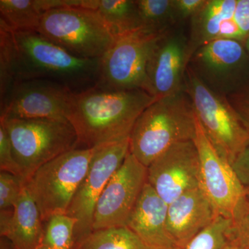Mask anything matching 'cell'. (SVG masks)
I'll return each instance as SVG.
<instances>
[{
    "label": "cell",
    "instance_id": "obj_30",
    "mask_svg": "<svg viewBox=\"0 0 249 249\" xmlns=\"http://www.w3.org/2000/svg\"><path fill=\"white\" fill-rule=\"evenodd\" d=\"M226 96L249 129V82L237 86Z\"/></svg>",
    "mask_w": 249,
    "mask_h": 249
},
{
    "label": "cell",
    "instance_id": "obj_21",
    "mask_svg": "<svg viewBox=\"0 0 249 249\" xmlns=\"http://www.w3.org/2000/svg\"><path fill=\"white\" fill-rule=\"evenodd\" d=\"M48 0H0V21L13 32L37 31Z\"/></svg>",
    "mask_w": 249,
    "mask_h": 249
},
{
    "label": "cell",
    "instance_id": "obj_16",
    "mask_svg": "<svg viewBox=\"0 0 249 249\" xmlns=\"http://www.w3.org/2000/svg\"><path fill=\"white\" fill-rule=\"evenodd\" d=\"M218 215L211 201L198 187L168 205L167 230L177 249H181Z\"/></svg>",
    "mask_w": 249,
    "mask_h": 249
},
{
    "label": "cell",
    "instance_id": "obj_34",
    "mask_svg": "<svg viewBox=\"0 0 249 249\" xmlns=\"http://www.w3.org/2000/svg\"><path fill=\"white\" fill-rule=\"evenodd\" d=\"M223 249H242L238 245H236L234 242L231 241L227 239V244L224 246Z\"/></svg>",
    "mask_w": 249,
    "mask_h": 249
},
{
    "label": "cell",
    "instance_id": "obj_31",
    "mask_svg": "<svg viewBox=\"0 0 249 249\" xmlns=\"http://www.w3.org/2000/svg\"><path fill=\"white\" fill-rule=\"evenodd\" d=\"M207 0H174V9L177 22L193 18L197 14Z\"/></svg>",
    "mask_w": 249,
    "mask_h": 249
},
{
    "label": "cell",
    "instance_id": "obj_14",
    "mask_svg": "<svg viewBox=\"0 0 249 249\" xmlns=\"http://www.w3.org/2000/svg\"><path fill=\"white\" fill-rule=\"evenodd\" d=\"M191 56L188 38L168 31L156 42L147 62V92L156 100L183 91Z\"/></svg>",
    "mask_w": 249,
    "mask_h": 249
},
{
    "label": "cell",
    "instance_id": "obj_28",
    "mask_svg": "<svg viewBox=\"0 0 249 249\" xmlns=\"http://www.w3.org/2000/svg\"><path fill=\"white\" fill-rule=\"evenodd\" d=\"M22 178L11 174H0V209H14L24 188Z\"/></svg>",
    "mask_w": 249,
    "mask_h": 249
},
{
    "label": "cell",
    "instance_id": "obj_36",
    "mask_svg": "<svg viewBox=\"0 0 249 249\" xmlns=\"http://www.w3.org/2000/svg\"><path fill=\"white\" fill-rule=\"evenodd\" d=\"M37 249H51L50 247H47V246H46L45 245H43V244H41L40 246H39L38 248Z\"/></svg>",
    "mask_w": 249,
    "mask_h": 249
},
{
    "label": "cell",
    "instance_id": "obj_32",
    "mask_svg": "<svg viewBox=\"0 0 249 249\" xmlns=\"http://www.w3.org/2000/svg\"><path fill=\"white\" fill-rule=\"evenodd\" d=\"M232 166L241 183L247 189L249 186V143L237 156Z\"/></svg>",
    "mask_w": 249,
    "mask_h": 249
},
{
    "label": "cell",
    "instance_id": "obj_10",
    "mask_svg": "<svg viewBox=\"0 0 249 249\" xmlns=\"http://www.w3.org/2000/svg\"><path fill=\"white\" fill-rule=\"evenodd\" d=\"M194 142L199 157V188L219 215L231 219L249 191L241 183L232 165L219 155L196 116Z\"/></svg>",
    "mask_w": 249,
    "mask_h": 249
},
{
    "label": "cell",
    "instance_id": "obj_24",
    "mask_svg": "<svg viewBox=\"0 0 249 249\" xmlns=\"http://www.w3.org/2000/svg\"><path fill=\"white\" fill-rule=\"evenodd\" d=\"M142 29L154 33H164L177 22L174 0H137Z\"/></svg>",
    "mask_w": 249,
    "mask_h": 249
},
{
    "label": "cell",
    "instance_id": "obj_3",
    "mask_svg": "<svg viewBox=\"0 0 249 249\" xmlns=\"http://www.w3.org/2000/svg\"><path fill=\"white\" fill-rule=\"evenodd\" d=\"M196 115L183 91L157 100L134 124L129 136V152L144 166L178 142L194 141Z\"/></svg>",
    "mask_w": 249,
    "mask_h": 249
},
{
    "label": "cell",
    "instance_id": "obj_5",
    "mask_svg": "<svg viewBox=\"0 0 249 249\" xmlns=\"http://www.w3.org/2000/svg\"><path fill=\"white\" fill-rule=\"evenodd\" d=\"M94 148L73 149L40 167L24 182L40 212L42 222L67 214L86 176Z\"/></svg>",
    "mask_w": 249,
    "mask_h": 249
},
{
    "label": "cell",
    "instance_id": "obj_7",
    "mask_svg": "<svg viewBox=\"0 0 249 249\" xmlns=\"http://www.w3.org/2000/svg\"><path fill=\"white\" fill-rule=\"evenodd\" d=\"M37 31L73 55L87 59L103 58L116 40L101 15L83 6L49 10L41 18Z\"/></svg>",
    "mask_w": 249,
    "mask_h": 249
},
{
    "label": "cell",
    "instance_id": "obj_22",
    "mask_svg": "<svg viewBox=\"0 0 249 249\" xmlns=\"http://www.w3.org/2000/svg\"><path fill=\"white\" fill-rule=\"evenodd\" d=\"M72 249H151L128 227L93 231Z\"/></svg>",
    "mask_w": 249,
    "mask_h": 249
},
{
    "label": "cell",
    "instance_id": "obj_17",
    "mask_svg": "<svg viewBox=\"0 0 249 249\" xmlns=\"http://www.w3.org/2000/svg\"><path fill=\"white\" fill-rule=\"evenodd\" d=\"M168 204L145 183L127 219L128 227L151 249H178L167 230Z\"/></svg>",
    "mask_w": 249,
    "mask_h": 249
},
{
    "label": "cell",
    "instance_id": "obj_20",
    "mask_svg": "<svg viewBox=\"0 0 249 249\" xmlns=\"http://www.w3.org/2000/svg\"><path fill=\"white\" fill-rule=\"evenodd\" d=\"M83 7L97 11L116 38L142 29L136 1L85 0Z\"/></svg>",
    "mask_w": 249,
    "mask_h": 249
},
{
    "label": "cell",
    "instance_id": "obj_2",
    "mask_svg": "<svg viewBox=\"0 0 249 249\" xmlns=\"http://www.w3.org/2000/svg\"><path fill=\"white\" fill-rule=\"evenodd\" d=\"M18 82L44 79L80 92L98 84L101 59L76 56L38 31L13 32ZM16 83V84H17Z\"/></svg>",
    "mask_w": 249,
    "mask_h": 249
},
{
    "label": "cell",
    "instance_id": "obj_4",
    "mask_svg": "<svg viewBox=\"0 0 249 249\" xmlns=\"http://www.w3.org/2000/svg\"><path fill=\"white\" fill-rule=\"evenodd\" d=\"M183 90L210 141L219 155L232 165L249 143V129L226 95L210 88L189 65Z\"/></svg>",
    "mask_w": 249,
    "mask_h": 249
},
{
    "label": "cell",
    "instance_id": "obj_18",
    "mask_svg": "<svg viewBox=\"0 0 249 249\" xmlns=\"http://www.w3.org/2000/svg\"><path fill=\"white\" fill-rule=\"evenodd\" d=\"M1 210V235L9 239L14 249H37L43 241L40 212L24 186L14 209Z\"/></svg>",
    "mask_w": 249,
    "mask_h": 249
},
{
    "label": "cell",
    "instance_id": "obj_27",
    "mask_svg": "<svg viewBox=\"0 0 249 249\" xmlns=\"http://www.w3.org/2000/svg\"><path fill=\"white\" fill-rule=\"evenodd\" d=\"M227 239L242 249H249V201L247 197L231 219Z\"/></svg>",
    "mask_w": 249,
    "mask_h": 249
},
{
    "label": "cell",
    "instance_id": "obj_35",
    "mask_svg": "<svg viewBox=\"0 0 249 249\" xmlns=\"http://www.w3.org/2000/svg\"><path fill=\"white\" fill-rule=\"evenodd\" d=\"M245 45L246 51H247V53H248L249 55V36H248V37H247V40H246L245 45Z\"/></svg>",
    "mask_w": 249,
    "mask_h": 249
},
{
    "label": "cell",
    "instance_id": "obj_1",
    "mask_svg": "<svg viewBox=\"0 0 249 249\" xmlns=\"http://www.w3.org/2000/svg\"><path fill=\"white\" fill-rule=\"evenodd\" d=\"M155 101L144 90H111L98 85L73 93L66 119L76 132L78 148L129 138L139 116Z\"/></svg>",
    "mask_w": 249,
    "mask_h": 249
},
{
    "label": "cell",
    "instance_id": "obj_12",
    "mask_svg": "<svg viewBox=\"0 0 249 249\" xmlns=\"http://www.w3.org/2000/svg\"><path fill=\"white\" fill-rule=\"evenodd\" d=\"M147 181L168 205L199 187V157L194 141L178 142L147 168Z\"/></svg>",
    "mask_w": 249,
    "mask_h": 249
},
{
    "label": "cell",
    "instance_id": "obj_19",
    "mask_svg": "<svg viewBox=\"0 0 249 249\" xmlns=\"http://www.w3.org/2000/svg\"><path fill=\"white\" fill-rule=\"evenodd\" d=\"M238 0H207L191 18V37L188 40L191 56L201 47L220 37L226 23L234 17Z\"/></svg>",
    "mask_w": 249,
    "mask_h": 249
},
{
    "label": "cell",
    "instance_id": "obj_8",
    "mask_svg": "<svg viewBox=\"0 0 249 249\" xmlns=\"http://www.w3.org/2000/svg\"><path fill=\"white\" fill-rule=\"evenodd\" d=\"M165 32L140 29L116 37L101 58L96 85L107 89H142L147 92V62L156 42Z\"/></svg>",
    "mask_w": 249,
    "mask_h": 249
},
{
    "label": "cell",
    "instance_id": "obj_9",
    "mask_svg": "<svg viewBox=\"0 0 249 249\" xmlns=\"http://www.w3.org/2000/svg\"><path fill=\"white\" fill-rule=\"evenodd\" d=\"M129 152V138L95 147L88 173L67 213L77 220L73 245L93 231V215L98 199Z\"/></svg>",
    "mask_w": 249,
    "mask_h": 249
},
{
    "label": "cell",
    "instance_id": "obj_6",
    "mask_svg": "<svg viewBox=\"0 0 249 249\" xmlns=\"http://www.w3.org/2000/svg\"><path fill=\"white\" fill-rule=\"evenodd\" d=\"M0 123L11 141L24 183L42 165L78 148L76 132L67 121L0 119Z\"/></svg>",
    "mask_w": 249,
    "mask_h": 249
},
{
    "label": "cell",
    "instance_id": "obj_29",
    "mask_svg": "<svg viewBox=\"0 0 249 249\" xmlns=\"http://www.w3.org/2000/svg\"><path fill=\"white\" fill-rule=\"evenodd\" d=\"M0 169L1 172L14 175L18 178H22L24 181L22 170L15 158L11 141L4 126L1 123H0Z\"/></svg>",
    "mask_w": 249,
    "mask_h": 249
},
{
    "label": "cell",
    "instance_id": "obj_23",
    "mask_svg": "<svg viewBox=\"0 0 249 249\" xmlns=\"http://www.w3.org/2000/svg\"><path fill=\"white\" fill-rule=\"evenodd\" d=\"M17 82L13 31L0 21V107L4 106Z\"/></svg>",
    "mask_w": 249,
    "mask_h": 249
},
{
    "label": "cell",
    "instance_id": "obj_15",
    "mask_svg": "<svg viewBox=\"0 0 249 249\" xmlns=\"http://www.w3.org/2000/svg\"><path fill=\"white\" fill-rule=\"evenodd\" d=\"M248 58L249 55L242 42L217 39L198 49L188 65L214 91L219 89H219H230L231 92Z\"/></svg>",
    "mask_w": 249,
    "mask_h": 249
},
{
    "label": "cell",
    "instance_id": "obj_11",
    "mask_svg": "<svg viewBox=\"0 0 249 249\" xmlns=\"http://www.w3.org/2000/svg\"><path fill=\"white\" fill-rule=\"evenodd\" d=\"M147 181L146 167L129 152L98 199L93 215V231L125 227Z\"/></svg>",
    "mask_w": 249,
    "mask_h": 249
},
{
    "label": "cell",
    "instance_id": "obj_26",
    "mask_svg": "<svg viewBox=\"0 0 249 249\" xmlns=\"http://www.w3.org/2000/svg\"><path fill=\"white\" fill-rule=\"evenodd\" d=\"M231 219L218 215L181 249H223L227 244Z\"/></svg>",
    "mask_w": 249,
    "mask_h": 249
},
{
    "label": "cell",
    "instance_id": "obj_13",
    "mask_svg": "<svg viewBox=\"0 0 249 249\" xmlns=\"http://www.w3.org/2000/svg\"><path fill=\"white\" fill-rule=\"evenodd\" d=\"M73 91L44 79L22 80L15 85L0 119L67 121L66 113Z\"/></svg>",
    "mask_w": 249,
    "mask_h": 249
},
{
    "label": "cell",
    "instance_id": "obj_25",
    "mask_svg": "<svg viewBox=\"0 0 249 249\" xmlns=\"http://www.w3.org/2000/svg\"><path fill=\"white\" fill-rule=\"evenodd\" d=\"M47 223L42 244L52 249H72L76 219L67 214H55Z\"/></svg>",
    "mask_w": 249,
    "mask_h": 249
},
{
    "label": "cell",
    "instance_id": "obj_33",
    "mask_svg": "<svg viewBox=\"0 0 249 249\" xmlns=\"http://www.w3.org/2000/svg\"><path fill=\"white\" fill-rule=\"evenodd\" d=\"M234 19L240 28L246 42L249 36V0L237 1Z\"/></svg>",
    "mask_w": 249,
    "mask_h": 249
}]
</instances>
